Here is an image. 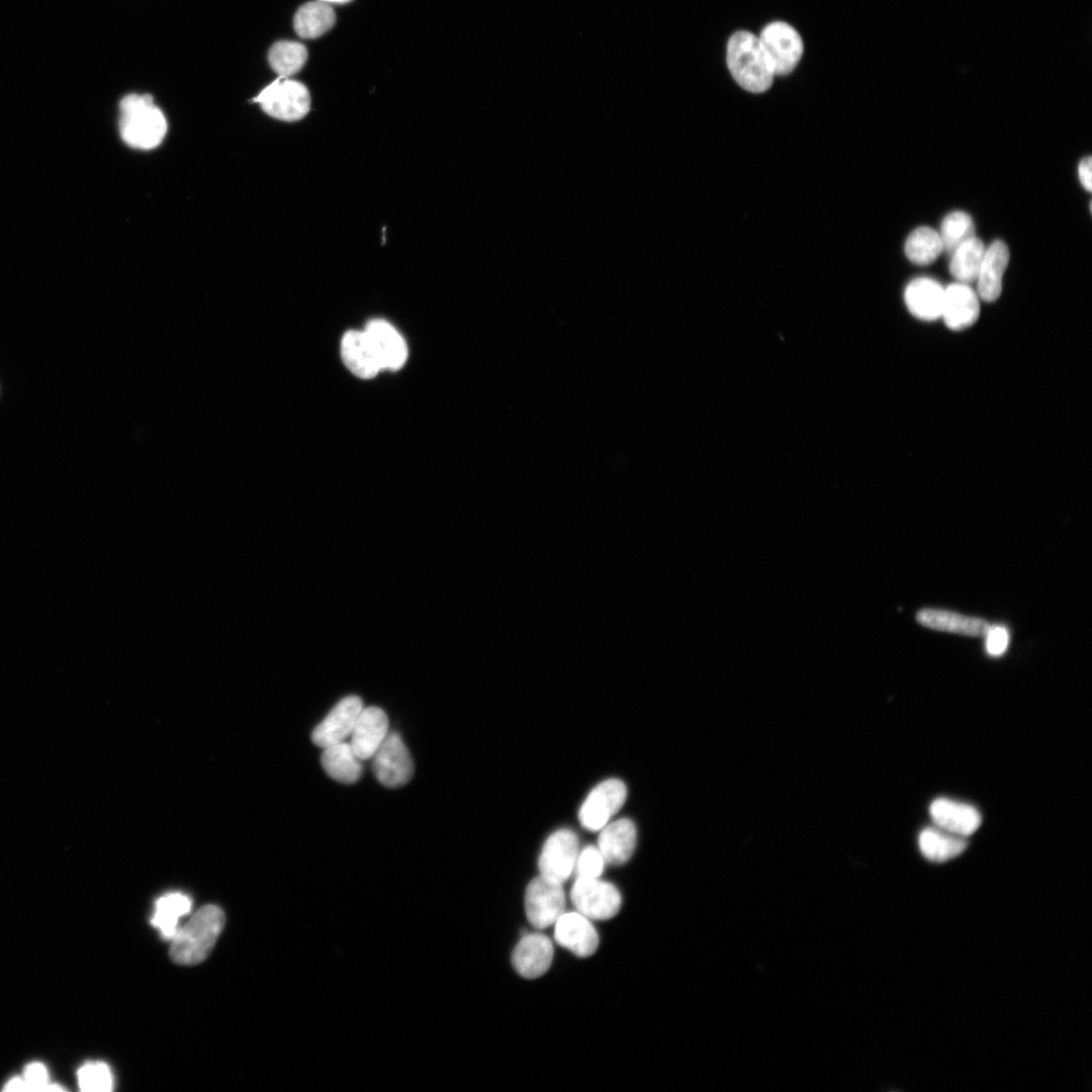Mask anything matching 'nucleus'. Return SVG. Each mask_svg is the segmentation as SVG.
Masks as SVG:
<instances>
[{"instance_id":"obj_7","label":"nucleus","mask_w":1092,"mask_h":1092,"mask_svg":"<svg viewBox=\"0 0 1092 1092\" xmlns=\"http://www.w3.org/2000/svg\"><path fill=\"white\" fill-rule=\"evenodd\" d=\"M372 758L373 772L384 787L390 789L402 787L414 776L413 758L397 732L387 734Z\"/></svg>"},{"instance_id":"obj_31","label":"nucleus","mask_w":1092,"mask_h":1092,"mask_svg":"<svg viewBox=\"0 0 1092 1092\" xmlns=\"http://www.w3.org/2000/svg\"><path fill=\"white\" fill-rule=\"evenodd\" d=\"M80 1090L85 1092H108L113 1087V1077L109 1067L103 1062H89L77 1072Z\"/></svg>"},{"instance_id":"obj_29","label":"nucleus","mask_w":1092,"mask_h":1092,"mask_svg":"<svg viewBox=\"0 0 1092 1092\" xmlns=\"http://www.w3.org/2000/svg\"><path fill=\"white\" fill-rule=\"evenodd\" d=\"M269 64L279 76L288 77L297 73L307 60L306 48L297 41L280 40L275 42L268 53Z\"/></svg>"},{"instance_id":"obj_37","label":"nucleus","mask_w":1092,"mask_h":1092,"mask_svg":"<svg viewBox=\"0 0 1092 1092\" xmlns=\"http://www.w3.org/2000/svg\"><path fill=\"white\" fill-rule=\"evenodd\" d=\"M318 1L326 2V3L344 4V3H347V2H349L351 0H318Z\"/></svg>"},{"instance_id":"obj_12","label":"nucleus","mask_w":1092,"mask_h":1092,"mask_svg":"<svg viewBox=\"0 0 1092 1092\" xmlns=\"http://www.w3.org/2000/svg\"><path fill=\"white\" fill-rule=\"evenodd\" d=\"M388 718L378 707L363 708L358 715L349 742L356 756L371 758L388 734Z\"/></svg>"},{"instance_id":"obj_33","label":"nucleus","mask_w":1092,"mask_h":1092,"mask_svg":"<svg viewBox=\"0 0 1092 1092\" xmlns=\"http://www.w3.org/2000/svg\"><path fill=\"white\" fill-rule=\"evenodd\" d=\"M22 1077L27 1091H46L50 1084L48 1069L39 1062L28 1064Z\"/></svg>"},{"instance_id":"obj_9","label":"nucleus","mask_w":1092,"mask_h":1092,"mask_svg":"<svg viewBox=\"0 0 1092 1092\" xmlns=\"http://www.w3.org/2000/svg\"><path fill=\"white\" fill-rule=\"evenodd\" d=\"M627 789L624 783L610 779L596 786L588 794L578 812L580 824L593 831L601 830L625 802Z\"/></svg>"},{"instance_id":"obj_8","label":"nucleus","mask_w":1092,"mask_h":1092,"mask_svg":"<svg viewBox=\"0 0 1092 1092\" xmlns=\"http://www.w3.org/2000/svg\"><path fill=\"white\" fill-rule=\"evenodd\" d=\"M772 65L775 75L791 73L803 54V40L790 24L775 21L758 36Z\"/></svg>"},{"instance_id":"obj_36","label":"nucleus","mask_w":1092,"mask_h":1092,"mask_svg":"<svg viewBox=\"0 0 1092 1092\" xmlns=\"http://www.w3.org/2000/svg\"><path fill=\"white\" fill-rule=\"evenodd\" d=\"M3 1090L7 1091V1092L27 1091V1088H26L25 1082L23 1080V1077L15 1076V1077L9 1079L6 1082Z\"/></svg>"},{"instance_id":"obj_16","label":"nucleus","mask_w":1092,"mask_h":1092,"mask_svg":"<svg viewBox=\"0 0 1092 1092\" xmlns=\"http://www.w3.org/2000/svg\"><path fill=\"white\" fill-rule=\"evenodd\" d=\"M929 813L936 827L967 837L981 824V815L972 805L947 798L935 799Z\"/></svg>"},{"instance_id":"obj_10","label":"nucleus","mask_w":1092,"mask_h":1092,"mask_svg":"<svg viewBox=\"0 0 1092 1092\" xmlns=\"http://www.w3.org/2000/svg\"><path fill=\"white\" fill-rule=\"evenodd\" d=\"M578 854V839L574 832L560 829L544 843L538 860L540 875L565 882L571 875Z\"/></svg>"},{"instance_id":"obj_18","label":"nucleus","mask_w":1092,"mask_h":1092,"mask_svg":"<svg viewBox=\"0 0 1092 1092\" xmlns=\"http://www.w3.org/2000/svg\"><path fill=\"white\" fill-rule=\"evenodd\" d=\"M636 838L634 823L628 818H622L601 829L598 848L606 862L622 864L631 857Z\"/></svg>"},{"instance_id":"obj_28","label":"nucleus","mask_w":1092,"mask_h":1092,"mask_svg":"<svg viewBox=\"0 0 1092 1092\" xmlns=\"http://www.w3.org/2000/svg\"><path fill=\"white\" fill-rule=\"evenodd\" d=\"M943 251L939 234L931 228L915 229L905 243V254L917 265L932 263Z\"/></svg>"},{"instance_id":"obj_2","label":"nucleus","mask_w":1092,"mask_h":1092,"mask_svg":"<svg viewBox=\"0 0 1092 1092\" xmlns=\"http://www.w3.org/2000/svg\"><path fill=\"white\" fill-rule=\"evenodd\" d=\"M119 112V132L127 146L152 150L164 140L167 120L151 95H126L120 101Z\"/></svg>"},{"instance_id":"obj_5","label":"nucleus","mask_w":1092,"mask_h":1092,"mask_svg":"<svg viewBox=\"0 0 1092 1092\" xmlns=\"http://www.w3.org/2000/svg\"><path fill=\"white\" fill-rule=\"evenodd\" d=\"M570 898L579 913L595 920L614 917L622 904L618 889L599 878L577 877L572 885Z\"/></svg>"},{"instance_id":"obj_21","label":"nucleus","mask_w":1092,"mask_h":1092,"mask_svg":"<svg viewBox=\"0 0 1092 1092\" xmlns=\"http://www.w3.org/2000/svg\"><path fill=\"white\" fill-rule=\"evenodd\" d=\"M341 355L346 367L359 378H373L382 370L364 331L351 330L344 334Z\"/></svg>"},{"instance_id":"obj_35","label":"nucleus","mask_w":1092,"mask_h":1092,"mask_svg":"<svg viewBox=\"0 0 1092 1092\" xmlns=\"http://www.w3.org/2000/svg\"><path fill=\"white\" fill-rule=\"evenodd\" d=\"M1091 163V157H1086L1080 162L1078 167L1080 182L1088 191H1091L1092 189Z\"/></svg>"},{"instance_id":"obj_30","label":"nucleus","mask_w":1092,"mask_h":1092,"mask_svg":"<svg viewBox=\"0 0 1092 1092\" xmlns=\"http://www.w3.org/2000/svg\"><path fill=\"white\" fill-rule=\"evenodd\" d=\"M939 236L943 250L951 255L959 246L975 237L972 217L963 211L950 212L942 220Z\"/></svg>"},{"instance_id":"obj_34","label":"nucleus","mask_w":1092,"mask_h":1092,"mask_svg":"<svg viewBox=\"0 0 1092 1092\" xmlns=\"http://www.w3.org/2000/svg\"><path fill=\"white\" fill-rule=\"evenodd\" d=\"M986 651L990 656H1000L1007 649L1009 633L1003 625H991L986 634Z\"/></svg>"},{"instance_id":"obj_27","label":"nucleus","mask_w":1092,"mask_h":1092,"mask_svg":"<svg viewBox=\"0 0 1092 1092\" xmlns=\"http://www.w3.org/2000/svg\"><path fill=\"white\" fill-rule=\"evenodd\" d=\"M985 250L983 242L976 237L963 243L951 253L950 274L961 283L968 284L975 281Z\"/></svg>"},{"instance_id":"obj_4","label":"nucleus","mask_w":1092,"mask_h":1092,"mask_svg":"<svg viewBox=\"0 0 1092 1092\" xmlns=\"http://www.w3.org/2000/svg\"><path fill=\"white\" fill-rule=\"evenodd\" d=\"M270 116L295 121L303 118L310 109V94L300 82L279 76L255 98Z\"/></svg>"},{"instance_id":"obj_11","label":"nucleus","mask_w":1092,"mask_h":1092,"mask_svg":"<svg viewBox=\"0 0 1092 1092\" xmlns=\"http://www.w3.org/2000/svg\"><path fill=\"white\" fill-rule=\"evenodd\" d=\"M363 709L358 696L343 698L311 732V740L318 747L344 741L351 735L355 722Z\"/></svg>"},{"instance_id":"obj_26","label":"nucleus","mask_w":1092,"mask_h":1092,"mask_svg":"<svg viewBox=\"0 0 1092 1092\" xmlns=\"http://www.w3.org/2000/svg\"><path fill=\"white\" fill-rule=\"evenodd\" d=\"M336 22L334 9L326 2L312 1L300 6L293 18V27L302 38H316Z\"/></svg>"},{"instance_id":"obj_6","label":"nucleus","mask_w":1092,"mask_h":1092,"mask_svg":"<svg viewBox=\"0 0 1092 1092\" xmlns=\"http://www.w3.org/2000/svg\"><path fill=\"white\" fill-rule=\"evenodd\" d=\"M526 914L533 926L542 929L554 924L565 912L562 883L540 875L533 879L525 894Z\"/></svg>"},{"instance_id":"obj_3","label":"nucleus","mask_w":1092,"mask_h":1092,"mask_svg":"<svg viewBox=\"0 0 1092 1092\" xmlns=\"http://www.w3.org/2000/svg\"><path fill=\"white\" fill-rule=\"evenodd\" d=\"M727 65L734 80L753 93L766 91L776 76L759 37L748 31H737L730 37Z\"/></svg>"},{"instance_id":"obj_32","label":"nucleus","mask_w":1092,"mask_h":1092,"mask_svg":"<svg viewBox=\"0 0 1092 1092\" xmlns=\"http://www.w3.org/2000/svg\"><path fill=\"white\" fill-rule=\"evenodd\" d=\"M605 859L596 846L584 847L576 857L575 868L577 877L599 878L604 870Z\"/></svg>"},{"instance_id":"obj_15","label":"nucleus","mask_w":1092,"mask_h":1092,"mask_svg":"<svg viewBox=\"0 0 1092 1092\" xmlns=\"http://www.w3.org/2000/svg\"><path fill=\"white\" fill-rule=\"evenodd\" d=\"M979 296L967 283H954L944 289L941 316L946 327L962 331L973 326L979 317Z\"/></svg>"},{"instance_id":"obj_22","label":"nucleus","mask_w":1092,"mask_h":1092,"mask_svg":"<svg viewBox=\"0 0 1092 1092\" xmlns=\"http://www.w3.org/2000/svg\"><path fill=\"white\" fill-rule=\"evenodd\" d=\"M916 620L930 629L973 637L986 636L991 627V624L981 618L929 608L920 610Z\"/></svg>"},{"instance_id":"obj_19","label":"nucleus","mask_w":1092,"mask_h":1092,"mask_svg":"<svg viewBox=\"0 0 1092 1092\" xmlns=\"http://www.w3.org/2000/svg\"><path fill=\"white\" fill-rule=\"evenodd\" d=\"M944 288L935 280L919 277L905 289V303L909 311L922 321H935L941 316Z\"/></svg>"},{"instance_id":"obj_20","label":"nucleus","mask_w":1092,"mask_h":1092,"mask_svg":"<svg viewBox=\"0 0 1092 1092\" xmlns=\"http://www.w3.org/2000/svg\"><path fill=\"white\" fill-rule=\"evenodd\" d=\"M1009 252L1002 241L993 242L985 254L977 276V294L985 301H995L1002 290V278L1008 265Z\"/></svg>"},{"instance_id":"obj_23","label":"nucleus","mask_w":1092,"mask_h":1092,"mask_svg":"<svg viewBox=\"0 0 1092 1092\" xmlns=\"http://www.w3.org/2000/svg\"><path fill=\"white\" fill-rule=\"evenodd\" d=\"M321 762L330 778L343 784L358 782L363 772L361 759L345 741L325 747Z\"/></svg>"},{"instance_id":"obj_24","label":"nucleus","mask_w":1092,"mask_h":1092,"mask_svg":"<svg viewBox=\"0 0 1092 1092\" xmlns=\"http://www.w3.org/2000/svg\"><path fill=\"white\" fill-rule=\"evenodd\" d=\"M921 853L930 861L944 862L957 857L967 848L966 837L938 827L923 829L918 837Z\"/></svg>"},{"instance_id":"obj_1","label":"nucleus","mask_w":1092,"mask_h":1092,"mask_svg":"<svg viewBox=\"0 0 1092 1092\" xmlns=\"http://www.w3.org/2000/svg\"><path fill=\"white\" fill-rule=\"evenodd\" d=\"M224 925L223 911L216 905L199 908L171 938L170 957L178 965L193 966L211 952Z\"/></svg>"},{"instance_id":"obj_13","label":"nucleus","mask_w":1092,"mask_h":1092,"mask_svg":"<svg viewBox=\"0 0 1092 1092\" xmlns=\"http://www.w3.org/2000/svg\"><path fill=\"white\" fill-rule=\"evenodd\" d=\"M554 938L578 957H589L598 948L599 936L587 917L579 912H564L556 921Z\"/></svg>"},{"instance_id":"obj_17","label":"nucleus","mask_w":1092,"mask_h":1092,"mask_svg":"<svg viewBox=\"0 0 1092 1092\" xmlns=\"http://www.w3.org/2000/svg\"><path fill=\"white\" fill-rule=\"evenodd\" d=\"M553 958L551 940L541 933L525 935L515 947L512 964L524 978L535 979L550 967Z\"/></svg>"},{"instance_id":"obj_14","label":"nucleus","mask_w":1092,"mask_h":1092,"mask_svg":"<svg viewBox=\"0 0 1092 1092\" xmlns=\"http://www.w3.org/2000/svg\"><path fill=\"white\" fill-rule=\"evenodd\" d=\"M381 369L398 370L406 361L407 347L402 336L386 321L372 320L364 330Z\"/></svg>"},{"instance_id":"obj_25","label":"nucleus","mask_w":1092,"mask_h":1092,"mask_svg":"<svg viewBox=\"0 0 1092 1092\" xmlns=\"http://www.w3.org/2000/svg\"><path fill=\"white\" fill-rule=\"evenodd\" d=\"M191 904L185 894L167 893L157 900L151 922L163 937L171 940L181 925V919L190 912Z\"/></svg>"}]
</instances>
